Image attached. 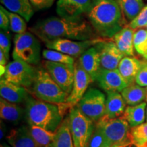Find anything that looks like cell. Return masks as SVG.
I'll return each instance as SVG.
<instances>
[{
    "mask_svg": "<svg viewBox=\"0 0 147 147\" xmlns=\"http://www.w3.org/2000/svg\"><path fill=\"white\" fill-rule=\"evenodd\" d=\"M127 147H138V146L136 144H133V143H132V144H129V146H127Z\"/></svg>",
    "mask_w": 147,
    "mask_h": 147,
    "instance_id": "cell-44",
    "label": "cell"
},
{
    "mask_svg": "<svg viewBox=\"0 0 147 147\" xmlns=\"http://www.w3.org/2000/svg\"><path fill=\"white\" fill-rule=\"evenodd\" d=\"M96 47L100 54V67L105 69H117L122 59L125 57L113 41L100 42Z\"/></svg>",
    "mask_w": 147,
    "mask_h": 147,
    "instance_id": "cell-13",
    "label": "cell"
},
{
    "mask_svg": "<svg viewBox=\"0 0 147 147\" xmlns=\"http://www.w3.org/2000/svg\"><path fill=\"white\" fill-rule=\"evenodd\" d=\"M126 108V103L119 92L107 93L106 100L105 117L108 119L121 117Z\"/></svg>",
    "mask_w": 147,
    "mask_h": 147,
    "instance_id": "cell-21",
    "label": "cell"
},
{
    "mask_svg": "<svg viewBox=\"0 0 147 147\" xmlns=\"http://www.w3.org/2000/svg\"><path fill=\"white\" fill-rule=\"evenodd\" d=\"M42 56L46 60L50 61L71 64V65L75 63L74 58L57 51L46 49L42 51Z\"/></svg>",
    "mask_w": 147,
    "mask_h": 147,
    "instance_id": "cell-29",
    "label": "cell"
},
{
    "mask_svg": "<svg viewBox=\"0 0 147 147\" xmlns=\"http://www.w3.org/2000/svg\"><path fill=\"white\" fill-rule=\"evenodd\" d=\"M25 119L28 125L55 132L63 121L59 105L34 99L29 95L25 102Z\"/></svg>",
    "mask_w": 147,
    "mask_h": 147,
    "instance_id": "cell-3",
    "label": "cell"
},
{
    "mask_svg": "<svg viewBox=\"0 0 147 147\" xmlns=\"http://www.w3.org/2000/svg\"><path fill=\"white\" fill-rule=\"evenodd\" d=\"M147 42V29H138L134 34V49L139 55L144 57Z\"/></svg>",
    "mask_w": 147,
    "mask_h": 147,
    "instance_id": "cell-32",
    "label": "cell"
},
{
    "mask_svg": "<svg viewBox=\"0 0 147 147\" xmlns=\"http://www.w3.org/2000/svg\"><path fill=\"white\" fill-rule=\"evenodd\" d=\"M109 143L106 139L104 134L100 128L95 126V131L92 136L89 147H110Z\"/></svg>",
    "mask_w": 147,
    "mask_h": 147,
    "instance_id": "cell-33",
    "label": "cell"
},
{
    "mask_svg": "<svg viewBox=\"0 0 147 147\" xmlns=\"http://www.w3.org/2000/svg\"><path fill=\"white\" fill-rule=\"evenodd\" d=\"M37 70L33 65L19 59H14L6 66L3 78L8 81L25 88H30L34 84Z\"/></svg>",
    "mask_w": 147,
    "mask_h": 147,
    "instance_id": "cell-8",
    "label": "cell"
},
{
    "mask_svg": "<svg viewBox=\"0 0 147 147\" xmlns=\"http://www.w3.org/2000/svg\"><path fill=\"white\" fill-rule=\"evenodd\" d=\"M100 128L110 146L123 142L130 138V126L125 120L121 117L108 119L105 116L95 123Z\"/></svg>",
    "mask_w": 147,
    "mask_h": 147,
    "instance_id": "cell-9",
    "label": "cell"
},
{
    "mask_svg": "<svg viewBox=\"0 0 147 147\" xmlns=\"http://www.w3.org/2000/svg\"><path fill=\"white\" fill-rule=\"evenodd\" d=\"M5 12L10 18V29L16 34H21L26 32V21L19 14L10 12L5 9Z\"/></svg>",
    "mask_w": 147,
    "mask_h": 147,
    "instance_id": "cell-30",
    "label": "cell"
},
{
    "mask_svg": "<svg viewBox=\"0 0 147 147\" xmlns=\"http://www.w3.org/2000/svg\"><path fill=\"white\" fill-rule=\"evenodd\" d=\"M103 40L100 38L82 40H71L68 39H58L46 42L45 45L48 49L63 53L72 57H80L82 53L92 47H94Z\"/></svg>",
    "mask_w": 147,
    "mask_h": 147,
    "instance_id": "cell-11",
    "label": "cell"
},
{
    "mask_svg": "<svg viewBox=\"0 0 147 147\" xmlns=\"http://www.w3.org/2000/svg\"><path fill=\"white\" fill-rule=\"evenodd\" d=\"M0 1L6 10L19 14L27 22L34 14V8L29 0H0Z\"/></svg>",
    "mask_w": 147,
    "mask_h": 147,
    "instance_id": "cell-23",
    "label": "cell"
},
{
    "mask_svg": "<svg viewBox=\"0 0 147 147\" xmlns=\"http://www.w3.org/2000/svg\"><path fill=\"white\" fill-rule=\"evenodd\" d=\"M146 122H147V108H146Z\"/></svg>",
    "mask_w": 147,
    "mask_h": 147,
    "instance_id": "cell-46",
    "label": "cell"
},
{
    "mask_svg": "<svg viewBox=\"0 0 147 147\" xmlns=\"http://www.w3.org/2000/svg\"><path fill=\"white\" fill-rule=\"evenodd\" d=\"M33 138L40 147H51L55 139V132L48 131L40 127L28 125Z\"/></svg>",
    "mask_w": 147,
    "mask_h": 147,
    "instance_id": "cell-27",
    "label": "cell"
},
{
    "mask_svg": "<svg viewBox=\"0 0 147 147\" xmlns=\"http://www.w3.org/2000/svg\"><path fill=\"white\" fill-rule=\"evenodd\" d=\"M146 27V29H147V25H146V27Z\"/></svg>",
    "mask_w": 147,
    "mask_h": 147,
    "instance_id": "cell-47",
    "label": "cell"
},
{
    "mask_svg": "<svg viewBox=\"0 0 147 147\" xmlns=\"http://www.w3.org/2000/svg\"><path fill=\"white\" fill-rule=\"evenodd\" d=\"M134 29L124 27L113 37V42L125 56H134Z\"/></svg>",
    "mask_w": 147,
    "mask_h": 147,
    "instance_id": "cell-22",
    "label": "cell"
},
{
    "mask_svg": "<svg viewBox=\"0 0 147 147\" xmlns=\"http://www.w3.org/2000/svg\"><path fill=\"white\" fill-rule=\"evenodd\" d=\"M146 100H145L146 102H145L147 103V87H146Z\"/></svg>",
    "mask_w": 147,
    "mask_h": 147,
    "instance_id": "cell-45",
    "label": "cell"
},
{
    "mask_svg": "<svg viewBox=\"0 0 147 147\" xmlns=\"http://www.w3.org/2000/svg\"><path fill=\"white\" fill-rule=\"evenodd\" d=\"M143 63L144 61L134 57L125 56L121 61L117 69L129 85L136 81V78Z\"/></svg>",
    "mask_w": 147,
    "mask_h": 147,
    "instance_id": "cell-20",
    "label": "cell"
},
{
    "mask_svg": "<svg viewBox=\"0 0 147 147\" xmlns=\"http://www.w3.org/2000/svg\"><path fill=\"white\" fill-rule=\"evenodd\" d=\"M33 8L39 10L49 8L53 5L55 0H29Z\"/></svg>",
    "mask_w": 147,
    "mask_h": 147,
    "instance_id": "cell-37",
    "label": "cell"
},
{
    "mask_svg": "<svg viewBox=\"0 0 147 147\" xmlns=\"http://www.w3.org/2000/svg\"><path fill=\"white\" fill-rule=\"evenodd\" d=\"M95 1H96V0H95Z\"/></svg>",
    "mask_w": 147,
    "mask_h": 147,
    "instance_id": "cell-48",
    "label": "cell"
},
{
    "mask_svg": "<svg viewBox=\"0 0 147 147\" xmlns=\"http://www.w3.org/2000/svg\"><path fill=\"white\" fill-rule=\"evenodd\" d=\"M131 144H132V142H131V138H129L123 141V142L117 143V144H115L112 145L110 147H127Z\"/></svg>",
    "mask_w": 147,
    "mask_h": 147,
    "instance_id": "cell-40",
    "label": "cell"
},
{
    "mask_svg": "<svg viewBox=\"0 0 147 147\" xmlns=\"http://www.w3.org/2000/svg\"><path fill=\"white\" fill-rule=\"evenodd\" d=\"M69 127L75 147H89L95 129V123L80 113L76 106L71 108Z\"/></svg>",
    "mask_w": 147,
    "mask_h": 147,
    "instance_id": "cell-5",
    "label": "cell"
},
{
    "mask_svg": "<svg viewBox=\"0 0 147 147\" xmlns=\"http://www.w3.org/2000/svg\"><path fill=\"white\" fill-rule=\"evenodd\" d=\"M51 147H75L69 129L68 116L63 120L55 132V139Z\"/></svg>",
    "mask_w": 147,
    "mask_h": 147,
    "instance_id": "cell-26",
    "label": "cell"
},
{
    "mask_svg": "<svg viewBox=\"0 0 147 147\" xmlns=\"http://www.w3.org/2000/svg\"><path fill=\"white\" fill-rule=\"evenodd\" d=\"M27 88L6 80L3 78L0 80V95L8 102L14 104L25 102L29 96Z\"/></svg>",
    "mask_w": 147,
    "mask_h": 147,
    "instance_id": "cell-16",
    "label": "cell"
},
{
    "mask_svg": "<svg viewBox=\"0 0 147 147\" xmlns=\"http://www.w3.org/2000/svg\"><path fill=\"white\" fill-rule=\"evenodd\" d=\"M105 95L99 89L90 88L76 106L80 113L96 123L105 115Z\"/></svg>",
    "mask_w": 147,
    "mask_h": 147,
    "instance_id": "cell-7",
    "label": "cell"
},
{
    "mask_svg": "<svg viewBox=\"0 0 147 147\" xmlns=\"http://www.w3.org/2000/svg\"><path fill=\"white\" fill-rule=\"evenodd\" d=\"M95 80L101 89L106 92V93L109 92L119 93L129 86L119 73L118 69L110 70L100 68Z\"/></svg>",
    "mask_w": 147,
    "mask_h": 147,
    "instance_id": "cell-14",
    "label": "cell"
},
{
    "mask_svg": "<svg viewBox=\"0 0 147 147\" xmlns=\"http://www.w3.org/2000/svg\"><path fill=\"white\" fill-rule=\"evenodd\" d=\"M121 95L128 106L138 105L146 100V88L134 83L125 88Z\"/></svg>",
    "mask_w": 147,
    "mask_h": 147,
    "instance_id": "cell-25",
    "label": "cell"
},
{
    "mask_svg": "<svg viewBox=\"0 0 147 147\" xmlns=\"http://www.w3.org/2000/svg\"><path fill=\"white\" fill-rule=\"evenodd\" d=\"M30 31L45 43L58 39L82 41L97 38L91 23L80 16L49 17L38 22Z\"/></svg>",
    "mask_w": 147,
    "mask_h": 147,
    "instance_id": "cell-1",
    "label": "cell"
},
{
    "mask_svg": "<svg viewBox=\"0 0 147 147\" xmlns=\"http://www.w3.org/2000/svg\"><path fill=\"white\" fill-rule=\"evenodd\" d=\"M146 107V102L136 106H128L121 118L125 120L131 128L138 126L144 123L145 121Z\"/></svg>",
    "mask_w": 147,
    "mask_h": 147,
    "instance_id": "cell-24",
    "label": "cell"
},
{
    "mask_svg": "<svg viewBox=\"0 0 147 147\" xmlns=\"http://www.w3.org/2000/svg\"><path fill=\"white\" fill-rule=\"evenodd\" d=\"M32 89L37 99L57 105L65 104L68 97L44 67L38 68Z\"/></svg>",
    "mask_w": 147,
    "mask_h": 147,
    "instance_id": "cell-4",
    "label": "cell"
},
{
    "mask_svg": "<svg viewBox=\"0 0 147 147\" xmlns=\"http://www.w3.org/2000/svg\"><path fill=\"white\" fill-rule=\"evenodd\" d=\"M136 83L143 87H147V61H144L136 78Z\"/></svg>",
    "mask_w": 147,
    "mask_h": 147,
    "instance_id": "cell-36",
    "label": "cell"
},
{
    "mask_svg": "<svg viewBox=\"0 0 147 147\" xmlns=\"http://www.w3.org/2000/svg\"><path fill=\"white\" fill-rule=\"evenodd\" d=\"M144 59H146L147 60V42H146V51H145V54L144 55V57H143Z\"/></svg>",
    "mask_w": 147,
    "mask_h": 147,
    "instance_id": "cell-43",
    "label": "cell"
},
{
    "mask_svg": "<svg viewBox=\"0 0 147 147\" xmlns=\"http://www.w3.org/2000/svg\"><path fill=\"white\" fill-rule=\"evenodd\" d=\"M14 59H19L31 65L39 63L41 58V45L36 36L32 32L16 34L12 52Z\"/></svg>",
    "mask_w": 147,
    "mask_h": 147,
    "instance_id": "cell-6",
    "label": "cell"
},
{
    "mask_svg": "<svg viewBox=\"0 0 147 147\" xmlns=\"http://www.w3.org/2000/svg\"><path fill=\"white\" fill-rule=\"evenodd\" d=\"M1 147H12V146H10V145L7 144L6 143H3V144H1Z\"/></svg>",
    "mask_w": 147,
    "mask_h": 147,
    "instance_id": "cell-42",
    "label": "cell"
},
{
    "mask_svg": "<svg viewBox=\"0 0 147 147\" xmlns=\"http://www.w3.org/2000/svg\"><path fill=\"white\" fill-rule=\"evenodd\" d=\"M0 27L4 31H8L10 29V18L3 5L0 6Z\"/></svg>",
    "mask_w": 147,
    "mask_h": 147,
    "instance_id": "cell-38",
    "label": "cell"
},
{
    "mask_svg": "<svg viewBox=\"0 0 147 147\" xmlns=\"http://www.w3.org/2000/svg\"><path fill=\"white\" fill-rule=\"evenodd\" d=\"M11 47V36L9 31L1 30L0 33V51L4 53L9 59V53Z\"/></svg>",
    "mask_w": 147,
    "mask_h": 147,
    "instance_id": "cell-35",
    "label": "cell"
},
{
    "mask_svg": "<svg viewBox=\"0 0 147 147\" xmlns=\"http://www.w3.org/2000/svg\"><path fill=\"white\" fill-rule=\"evenodd\" d=\"M122 10L116 0H96L88 12L92 27L100 36L112 38L125 24Z\"/></svg>",
    "mask_w": 147,
    "mask_h": 147,
    "instance_id": "cell-2",
    "label": "cell"
},
{
    "mask_svg": "<svg viewBox=\"0 0 147 147\" xmlns=\"http://www.w3.org/2000/svg\"><path fill=\"white\" fill-rule=\"evenodd\" d=\"M0 117L1 120L13 124H18L25 119V109L17 104L0 100Z\"/></svg>",
    "mask_w": 147,
    "mask_h": 147,
    "instance_id": "cell-19",
    "label": "cell"
},
{
    "mask_svg": "<svg viewBox=\"0 0 147 147\" xmlns=\"http://www.w3.org/2000/svg\"><path fill=\"white\" fill-rule=\"evenodd\" d=\"M147 25V5L144 6L138 15L130 22L129 27L134 30L146 27Z\"/></svg>",
    "mask_w": 147,
    "mask_h": 147,
    "instance_id": "cell-34",
    "label": "cell"
},
{
    "mask_svg": "<svg viewBox=\"0 0 147 147\" xmlns=\"http://www.w3.org/2000/svg\"><path fill=\"white\" fill-rule=\"evenodd\" d=\"M5 138L12 147H40L33 138L28 125H21L13 129Z\"/></svg>",
    "mask_w": 147,
    "mask_h": 147,
    "instance_id": "cell-18",
    "label": "cell"
},
{
    "mask_svg": "<svg viewBox=\"0 0 147 147\" xmlns=\"http://www.w3.org/2000/svg\"><path fill=\"white\" fill-rule=\"evenodd\" d=\"M8 60V59H7L6 56H5L4 53H3L1 51H0V65L6 66L8 65V64H7Z\"/></svg>",
    "mask_w": 147,
    "mask_h": 147,
    "instance_id": "cell-41",
    "label": "cell"
},
{
    "mask_svg": "<svg viewBox=\"0 0 147 147\" xmlns=\"http://www.w3.org/2000/svg\"><path fill=\"white\" fill-rule=\"evenodd\" d=\"M0 132H1V136H0V138H1V140L4 138L5 137H6V134L8 133V127H7L6 125L5 124V123L3 122L2 120H1V129H0Z\"/></svg>",
    "mask_w": 147,
    "mask_h": 147,
    "instance_id": "cell-39",
    "label": "cell"
},
{
    "mask_svg": "<svg viewBox=\"0 0 147 147\" xmlns=\"http://www.w3.org/2000/svg\"><path fill=\"white\" fill-rule=\"evenodd\" d=\"M74 71L72 90L67 97L65 103L69 110L71 108L75 107L80 102L87 91L90 83L93 81L89 74L82 69L78 61L74 63Z\"/></svg>",
    "mask_w": 147,
    "mask_h": 147,
    "instance_id": "cell-12",
    "label": "cell"
},
{
    "mask_svg": "<svg viewBox=\"0 0 147 147\" xmlns=\"http://www.w3.org/2000/svg\"><path fill=\"white\" fill-rule=\"evenodd\" d=\"M95 0H58L57 13L61 17H79L89 12Z\"/></svg>",
    "mask_w": 147,
    "mask_h": 147,
    "instance_id": "cell-15",
    "label": "cell"
},
{
    "mask_svg": "<svg viewBox=\"0 0 147 147\" xmlns=\"http://www.w3.org/2000/svg\"><path fill=\"white\" fill-rule=\"evenodd\" d=\"M117 1L125 17L130 22L138 15L144 6L143 0H118Z\"/></svg>",
    "mask_w": 147,
    "mask_h": 147,
    "instance_id": "cell-28",
    "label": "cell"
},
{
    "mask_svg": "<svg viewBox=\"0 0 147 147\" xmlns=\"http://www.w3.org/2000/svg\"><path fill=\"white\" fill-rule=\"evenodd\" d=\"M78 63L86 72L89 74L93 81L101 68L100 54L97 47H92L80 55Z\"/></svg>",
    "mask_w": 147,
    "mask_h": 147,
    "instance_id": "cell-17",
    "label": "cell"
},
{
    "mask_svg": "<svg viewBox=\"0 0 147 147\" xmlns=\"http://www.w3.org/2000/svg\"><path fill=\"white\" fill-rule=\"evenodd\" d=\"M44 67L58 85L69 95L74 80V64L57 63L46 60Z\"/></svg>",
    "mask_w": 147,
    "mask_h": 147,
    "instance_id": "cell-10",
    "label": "cell"
},
{
    "mask_svg": "<svg viewBox=\"0 0 147 147\" xmlns=\"http://www.w3.org/2000/svg\"><path fill=\"white\" fill-rule=\"evenodd\" d=\"M130 138L133 144L140 146L147 142V123L132 127L130 129Z\"/></svg>",
    "mask_w": 147,
    "mask_h": 147,
    "instance_id": "cell-31",
    "label": "cell"
}]
</instances>
